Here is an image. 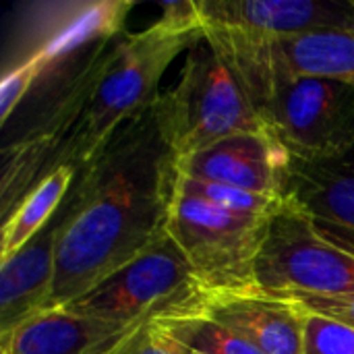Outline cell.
I'll return each instance as SVG.
<instances>
[{
  "label": "cell",
  "mask_w": 354,
  "mask_h": 354,
  "mask_svg": "<svg viewBox=\"0 0 354 354\" xmlns=\"http://www.w3.org/2000/svg\"><path fill=\"white\" fill-rule=\"evenodd\" d=\"M176 178L178 158L153 102L77 172L56 214L52 309L85 295L166 234Z\"/></svg>",
  "instance_id": "2"
},
{
  "label": "cell",
  "mask_w": 354,
  "mask_h": 354,
  "mask_svg": "<svg viewBox=\"0 0 354 354\" xmlns=\"http://www.w3.org/2000/svg\"><path fill=\"white\" fill-rule=\"evenodd\" d=\"M234 68L253 104L280 81L332 79L354 87V29H324L268 44L203 35Z\"/></svg>",
  "instance_id": "9"
},
{
  "label": "cell",
  "mask_w": 354,
  "mask_h": 354,
  "mask_svg": "<svg viewBox=\"0 0 354 354\" xmlns=\"http://www.w3.org/2000/svg\"><path fill=\"white\" fill-rule=\"evenodd\" d=\"M303 354H354V328L309 311Z\"/></svg>",
  "instance_id": "19"
},
{
  "label": "cell",
  "mask_w": 354,
  "mask_h": 354,
  "mask_svg": "<svg viewBox=\"0 0 354 354\" xmlns=\"http://www.w3.org/2000/svg\"><path fill=\"white\" fill-rule=\"evenodd\" d=\"M160 6L156 23L102 41L39 89L33 116L4 145V166L19 185L33 187L60 166L79 172L153 106L168 66L203 39L199 0Z\"/></svg>",
  "instance_id": "1"
},
{
  "label": "cell",
  "mask_w": 354,
  "mask_h": 354,
  "mask_svg": "<svg viewBox=\"0 0 354 354\" xmlns=\"http://www.w3.org/2000/svg\"><path fill=\"white\" fill-rule=\"evenodd\" d=\"M272 216L220 209L174 191L168 236L209 295L257 290L255 263Z\"/></svg>",
  "instance_id": "5"
},
{
  "label": "cell",
  "mask_w": 354,
  "mask_h": 354,
  "mask_svg": "<svg viewBox=\"0 0 354 354\" xmlns=\"http://www.w3.org/2000/svg\"><path fill=\"white\" fill-rule=\"evenodd\" d=\"M282 199L305 212L326 239L354 253V149L326 158L290 156Z\"/></svg>",
  "instance_id": "12"
},
{
  "label": "cell",
  "mask_w": 354,
  "mask_h": 354,
  "mask_svg": "<svg viewBox=\"0 0 354 354\" xmlns=\"http://www.w3.org/2000/svg\"><path fill=\"white\" fill-rule=\"evenodd\" d=\"M156 104L178 160L232 135L268 133L241 77L205 37L187 52L178 83Z\"/></svg>",
  "instance_id": "3"
},
{
  "label": "cell",
  "mask_w": 354,
  "mask_h": 354,
  "mask_svg": "<svg viewBox=\"0 0 354 354\" xmlns=\"http://www.w3.org/2000/svg\"><path fill=\"white\" fill-rule=\"evenodd\" d=\"M203 35L268 44L324 29H354V2L199 0Z\"/></svg>",
  "instance_id": "10"
},
{
  "label": "cell",
  "mask_w": 354,
  "mask_h": 354,
  "mask_svg": "<svg viewBox=\"0 0 354 354\" xmlns=\"http://www.w3.org/2000/svg\"><path fill=\"white\" fill-rule=\"evenodd\" d=\"M156 324L191 354H263L205 313L160 317Z\"/></svg>",
  "instance_id": "17"
},
{
  "label": "cell",
  "mask_w": 354,
  "mask_h": 354,
  "mask_svg": "<svg viewBox=\"0 0 354 354\" xmlns=\"http://www.w3.org/2000/svg\"><path fill=\"white\" fill-rule=\"evenodd\" d=\"M263 354H303L309 311L295 299L263 290L209 295L203 311Z\"/></svg>",
  "instance_id": "13"
},
{
  "label": "cell",
  "mask_w": 354,
  "mask_h": 354,
  "mask_svg": "<svg viewBox=\"0 0 354 354\" xmlns=\"http://www.w3.org/2000/svg\"><path fill=\"white\" fill-rule=\"evenodd\" d=\"M58 218H54L23 249L0 261V336L52 309L56 278Z\"/></svg>",
  "instance_id": "15"
},
{
  "label": "cell",
  "mask_w": 354,
  "mask_h": 354,
  "mask_svg": "<svg viewBox=\"0 0 354 354\" xmlns=\"http://www.w3.org/2000/svg\"><path fill=\"white\" fill-rule=\"evenodd\" d=\"M137 326L141 324H112L54 307L2 334L0 354H108Z\"/></svg>",
  "instance_id": "14"
},
{
  "label": "cell",
  "mask_w": 354,
  "mask_h": 354,
  "mask_svg": "<svg viewBox=\"0 0 354 354\" xmlns=\"http://www.w3.org/2000/svg\"><path fill=\"white\" fill-rule=\"evenodd\" d=\"M288 168V149L270 133L232 135L178 160L183 176L270 197H282Z\"/></svg>",
  "instance_id": "11"
},
{
  "label": "cell",
  "mask_w": 354,
  "mask_h": 354,
  "mask_svg": "<svg viewBox=\"0 0 354 354\" xmlns=\"http://www.w3.org/2000/svg\"><path fill=\"white\" fill-rule=\"evenodd\" d=\"M268 133L290 156L326 158L354 149V87L332 79L274 83L255 104Z\"/></svg>",
  "instance_id": "8"
},
{
  "label": "cell",
  "mask_w": 354,
  "mask_h": 354,
  "mask_svg": "<svg viewBox=\"0 0 354 354\" xmlns=\"http://www.w3.org/2000/svg\"><path fill=\"white\" fill-rule=\"evenodd\" d=\"M77 172L68 166H60L44 176L2 220L0 261L23 249L35 234H39L60 212Z\"/></svg>",
  "instance_id": "16"
},
{
  "label": "cell",
  "mask_w": 354,
  "mask_h": 354,
  "mask_svg": "<svg viewBox=\"0 0 354 354\" xmlns=\"http://www.w3.org/2000/svg\"><path fill=\"white\" fill-rule=\"evenodd\" d=\"M259 290L290 297L354 295V253L326 239L315 222L282 199L255 263Z\"/></svg>",
  "instance_id": "7"
},
{
  "label": "cell",
  "mask_w": 354,
  "mask_h": 354,
  "mask_svg": "<svg viewBox=\"0 0 354 354\" xmlns=\"http://www.w3.org/2000/svg\"><path fill=\"white\" fill-rule=\"evenodd\" d=\"M288 299L299 301L307 311L338 319L354 328V295L346 297H313V295H290Z\"/></svg>",
  "instance_id": "21"
},
{
  "label": "cell",
  "mask_w": 354,
  "mask_h": 354,
  "mask_svg": "<svg viewBox=\"0 0 354 354\" xmlns=\"http://www.w3.org/2000/svg\"><path fill=\"white\" fill-rule=\"evenodd\" d=\"M108 354H191L172 336H168L156 319L137 326Z\"/></svg>",
  "instance_id": "20"
},
{
  "label": "cell",
  "mask_w": 354,
  "mask_h": 354,
  "mask_svg": "<svg viewBox=\"0 0 354 354\" xmlns=\"http://www.w3.org/2000/svg\"><path fill=\"white\" fill-rule=\"evenodd\" d=\"M176 191L185 193L189 197L201 199V201H205L209 205H216L220 209L239 212V214L272 216L278 209V205L282 203V197L257 195V193H247V191L232 189V187H226V185L195 180V178L183 176L180 172H178V178H176Z\"/></svg>",
  "instance_id": "18"
},
{
  "label": "cell",
  "mask_w": 354,
  "mask_h": 354,
  "mask_svg": "<svg viewBox=\"0 0 354 354\" xmlns=\"http://www.w3.org/2000/svg\"><path fill=\"white\" fill-rule=\"evenodd\" d=\"M207 297L209 292L166 232L122 270L66 303L64 309L112 324L135 326L160 317L201 313Z\"/></svg>",
  "instance_id": "4"
},
{
  "label": "cell",
  "mask_w": 354,
  "mask_h": 354,
  "mask_svg": "<svg viewBox=\"0 0 354 354\" xmlns=\"http://www.w3.org/2000/svg\"><path fill=\"white\" fill-rule=\"evenodd\" d=\"M135 2L100 0L50 4L41 15L37 33H27V52L6 64L0 81L2 127L48 77L71 66L102 41L124 33V23Z\"/></svg>",
  "instance_id": "6"
}]
</instances>
